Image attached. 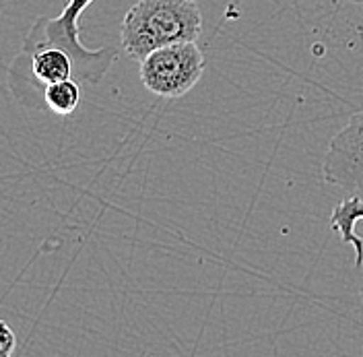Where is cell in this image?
Wrapping results in <instances>:
<instances>
[{"label": "cell", "instance_id": "obj_1", "mask_svg": "<svg viewBox=\"0 0 363 357\" xmlns=\"http://www.w3.org/2000/svg\"><path fill=\"white\" fill-rule=\"evenodd\" d=\"M203 33V15L196 0H138L126 13L120 44L126 56L143 60L161 45L196 42Z\"/></svg>", "mask_w": 363, "mask_h": 357}, {"label": "cell", "instance_id": "obj_2", "mask_svg": "<svg viewBox=\"0 0 363 357\" xmlns=\"http://www.w3.org/2000/svg\"><path fill=\"white\" fill-rule=\"evenodd\" d=\"M95 0H68L58 17H40L29 27L21 50L15 58H27L42 48H60L72 60V79L79 83L97 85L118 60L120 50L116 45H104L91 50L79 38V19Z\"/></svg>", "mask_w": 363, "mask_h": 357}, {"label": "cell", "instance_id": "obj_3", "mask_svg": "<svg viewBox=\"0 0 363 357\" xmlns=\"http://www.w3.org/2000/svg\"><path fill=\"white\" fill-rule=\"evenodd\" d=\"M204 54L196 42L161 45L140 60V81L151 93L178 99L192 89L204 72Z\"/></svg>", "mask_w": 363, "mask_h": 357}, {"label": "cell", "instance_id": "obj_4", "mask_svg": "<svg viewBox=\"0 0 363 357\" xmlns=\"http://www.w3.org/2000/svg\"><path fill=\"white\" fill-rule=\"evenodd\" d=\"M322 178L345 190H363V108L333 136L322 161Z\"/></svg>", "mask_w": 363, "mask_h": 357}, {"label": "cell", "instance_id": "obj_5", "mask_svg": "<svg viewBox=\"0 0 363 357\" xmlns=\"http://www.w3.org/2000/svg\"><path fill=\"white\" fill-rule=\"evenodd\" d=\"M363 219V201L359 197H351L337 204L330 215V225L342 236V242L355 248V265L363 267V240L355 234V224Z\"/></svg>", "mask_w": 363, "mask_h": 357}, {"label": "cell", "instance_id": "obj_6", "mask_svg": "<svg viewBox=\"0 0 363 357\" xmlns=\"http://www.w3.org/2000/svg\"><path fill=\"white\" fill-rule=\"evenodd\" d=\"M45 108L56 116H70L81 104V87L77 79H65L44 89Z\"/></svg>", "mask_w": 363, "mask_h": 357}, {"label": "cell", "instance_id": "obj_7", "mask_svg": "<svg viewBox=\"0 0 363 357\" xmlns=\"http://www.w3.org/2000/svg\"><path fill=\"white\" fill-rule=\"evenodd\" d=\"M15 347H17V335H15V331L4 320H0V357L13 356L15 353Z\"/></svg>", "mask_w": 363, "mask_h": 357}, {"label": "cell", "instance_id": "obj_8", "mask_svg": "<svg viewBox=\"0 0 363 357\" xmlns=\"http://www.w3.org/2000/svg\"><path fill=\"white\" fill-rule=\"evenodd\" d=\"M351 2H355V4H363V0H351Z\"/></svg>", "mask_w": 363, "mask_h": 357}]
</instances>
